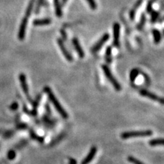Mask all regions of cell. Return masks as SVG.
I'll return each instance as SVG.
<instances>
[{
	"mask_svg": "<svg viewBox=\"0 0 164 164\" xmlns=\"http://www.w3.org/2000/svg\"><path fill=\"white\" fill-rule=\"evenodd\" d=\"M35 0H30L29 4L27 5V7L25 10V13L24 15V17L21 20V23L19 27V33H18V38L20 41H23L25 36V33H26V28L28 24V21H29V18L32 14V12L34 8V5Z\"/></svg>",
	"mask_w": 164,
	"mask_h": 164,
	"instance_id": "1",
	"label": "cell"
},
{
	"mask_svg": "<svg viewBox=\"0 0 164 164\" xmlns=\"http://www.w3.org/2000/svg\"><path fill=\"white\" fill-rule=\"evenodd\" d=\"M45 92L47 94L49 100L51 101V103L53 104V105L54 106L55 109L57 110L58 112L60 114L61 116L64 118V119H67V118H69V114H68V113L66 112V110L63 108V107L61 105V104L59 102L58 98H56L54 94H53L52 90H51L50 87H45Z\"/></svg>",
	"mask_w": 164,
	"mask_h": 164,
	"instance_id": "2",
	"label": "cell"
},
{
	"mask_svg": "<svg viewBox=\"0 0 164 164\" xmlns=\"http://www.w3.org/2000/svg\"><path fill=\"white\" fill-rule=\"evenodd\" d=\"M152 135L151 130H144V131H133L124 132L121 134V137L123 140H127L129 138L141 137H148Z\"/></svg>",
	"mask_w": 164,
	"mask_h": 164,
	"instance_id": "3",
	"label": "cell"
},
{
	"mask_svg": "<svg viewBox=\"0 0 164 164\" xmlns=\"http://www.w3.org/2000/svg\"><path fill=\"white\" fill-rule=\"evenodd\" d=\"M102 69L103 70L105 75L106 76L107 79L109 81L110 83L112 84V86H114L115 90H117V91H120L121 89H122L120 84L118 83L116 79L114 77V75H113L111 70L109 69V67L107 66V65H102Z\"/></svg>",
	"mask_w": 164,
	"mask_h": 164,
	"instance_id": "4",
	"label": "cell"
},
{
	"mask_svg": "<svg viewBox=\"0 0 164 164\" xmlns=\"http://www.w3.org/2000/svg\"><path fill=\"white\" fill-rule=\"evenodd\" d=\"M19 81H20L21 88L23 90V91L25 95L26 96L27 100L29 101L31 103H32L33 101H32V98H31V97L30 96V94H29V88H28V85L27 83L25 75L23 74V73H21V74L19 75Z\"/></svg>",
	"mask_w": 164,
	"mask_h": 164,
	"instance_id": "5",
	"label": "cell"
},
{
	"mask_svg": "<svg viewBox=\"0 0 164 164\" xmlns=\"http://www.w3.org/2000/svg\"><path fill=\"white\" fill-rule=\"evenodd\" d=\"M120 24L118 23H114L113 25V45L116 47L120 46Z\"/></svg>",
	"mask_w": 164,
	"mask_h": 164,
	"instance_id": "6",
	"label": "cell"
},
{
	"mask_svg": "<svg viewBox=\"0 0 164 164\" xmlns=\"http://www.w3.org/2000/svg\"><path fill=\"white\" fill-rule=\"evenodd\" d=\"M109 35L108 34H105L102 37L98 40V41L97 42V43H96L94 46L92 47V49H91L92 53H96V52H97L98 51H99L101 49V48L103 46L104 44L109 40Z\"/></svg>",
	"mask_w": 164,
	"mask_h": 164,
	"instance_id": "7",
	"label": "cell"
},
{
	"mask_svg": "<svg viewBox=\"0 0 164 164\" xmlns=\"http://www.w3.org/2000/svg\"><path fill=\"white\" fill-rule=\"evenodd\" d=\"M140 94L143 96V97L148 98H150V99H151L152 101L159 102L162 105L163 104V98L159 97V96H157L155 94H153V93H152L151 92L148 91V90H140Z\"/></svg>",
	"mask_w": 164,
	"mask_h": 164,
	"instance_id": "8",
	"label": "cell"
},
{
	"mask_svg": "<svg viewBox=\"0 0 164 164\" xmlns=\"http://www.w3.org/2000/svg\"><path fill=\"white\" fill-rule=\"evenodd\" d=\"M58 46L59 47H60V49L61 50V52L62 53V54L64 55V58L66 59V60L70 62H73V56L70 55V53H69V51L67 50L66 49V47H65V45L64 44V42L63 41H62L60 38H58Z\"/></svg>",
	"mask_w": 164,
	"mask_h": 164,
	"instance_id": "9",
	"label": "cell"
},
{
	"mask_svg": "<svg viewBox=\"0 0 164 164\" xmlns=\"http://www.w3.org/2000/svg\"><path fill=\"white\" fill-rule=\"evenodd\" d=\"M97 147L92 146L91 149H90L89 153L87 155V156L85 157L83 160L81 161V164H89L94 158L96 154H97Z\"/></svg>",
	"mask_w": 164,
	"mask_h": 164,
	"instance_id": "10",
	"label": "cell"
},
{
	"mask_svg": "<svg viewBox=\"0 0 164 164\" xmlns=\"http://www.w3.org/2000/svg\"><path fill=\"white\" fill-rule=\"evenodd\" d=\"M72 42H73V46H74L75 51L78 53L79 57H80V58H84L85 53H84L83 49H82L80 42H79L78 41V39L77 38H74L73 39Z\"/></svg>",
	"mask_w": 164,
	"mask_h": 164,
	"instance_id": "11",
	"label": "cell"
},
{
	"mask_svg": "<svg viewBox=\"0 0 164 164\" xmlns=\"http://www.w3.org/2000/svg\"><path fill=\"white\" fill-rule=\"evenodd\" d=\"M52 23V20L50 19H35L33 21V25L35 26H42V25H49Z\"/></svg>",
	"mask_w": 164,
	"mask_h": 164,
	"instance_id": "12",
	"label": "cell"
},
{
	"mask_svg": "<svg viewBox=\"0 0 164 164\" xmlns=\"http://www.w3.org/2000/svg\"><path fill=\"white\" fill-rule=\"evenodd\" d=\"M53 4H54L56 15H57V16L59 18L62 17V5H61L60 0H53Z\"/></svg>",
	"mask_w": 164,
	"mask_h": 164,
	"instance_id": "13",
	"label": "cell"
},
{
	"mask_svg": "<svg viewBox=\"0 0 164 164\" xmlns=\"http://www.w3.org/2000/svg\"><path fill=\"white\" fill-rule=\"evenodd\" d=\"M144 2V0H138L136 4H135L134 7L133 8V9L131 10V12H130V17L132 19H134L135 15V12H136V10H137L138 8L140 7L141 4H142V2Z\"/></svg>",
	"mask_w": 164,
	"mask_h": 164,
	"instance_id": "14",
	"label": "cell"
},
{
	"mask_svg": "<svg viewBox=\"0 0 164 164\" xmlns=\"http://www.w3.org/2000/svg\"><path fill=\"white\" fill-rule=\"evenodd\" d=\"M152 35H153L154 42L156 44L159 43L161 40H162V35H161L159 31L156 29L153 30H152Z\"/></svg>",
	"mask_w": 164,
	"mask_h": 164,
	"instance_id": "15",
	"label": "cell"
},
{
	"mask_svg": "<svg viewBox=\"0 0 164 164\" xmlns=\"http://www.w3.org/2000/svg\"><path fill=\"white\" fill-rule=\"evenodd\" d=\"M150 146H161L163 144V140L162 138H157V139H152L150 140L149 142Z\"/></svg>",
	"mask_w": 164,
	"mask_h": 164,
	"instance_id": "16",
	"label": "cell"
},
{
	"mask_svg": "<svg viewBox=\"0 0 164 164\" xmlns=\"http://www.w3.org/2000/svg\"><path fill=\"white\" fill-rule=\"evenodd\" d=\"M105 58L106 61L108 64H110L112 62V47H107L105 52Z\"/></svg>",
	"mask_w": 164,
	"mask_h": 164,
	"instance_id": "17",
	"label": "cell"
},
{
	"mask_svg": "<svg viewBox=\"0 0 164 164\" xmlns=\"http://www.w3.org/2000/svg\"><path fill=\"white\" fill-rule=\"evenodd\" d=\"M30 135H31V137H32V139L36 140H37V141H39V142H43V140H44L43 138H42L41 136H39V135H38L37 134H36V133L34 131H30Z\"/></svg>",
	"mask_w": 164,
	"mask_h": 164,
	"instance_id": "18",
	"label": "cell"
},
{
	"mask_svg": "<svg viewBox=\"0 0 164 164\" xmlns=\"http://www.w3.org/2000/svg\"><path fill=\"white\" fill-rule=\"evenodd\" d=\"M138 74H139V72L137 69H134L131 71L130 73V80L131 81H134L135 80V79L137 78Z\"/></svg>",
	"mask_w": 164,
	"mask_h": 164,
	"instance_id": "19",
	"label": "cell"
},
{
	"mask_svg": "<svg viewBox=\"0 0 164 164\" xmlns=\"http://www.w3.org/2000/svg\"><path fill=\"white\" fill-rule=\"evenodd\" d=\"M127 159H128L130 163H131L133 164H144L143 162H141L140 160L136 159V158L133 156H129Z\"/></svg>",
	"mask_w": 164,
	"mask_h": 164,
	"instance_id": "20",
	"label": "cell"
},
{
	"mask_svg": "<svg viewBox=\"0 0 164 164\" xmlns=\"http://www.w3.org/2000/svg\"><path fill=\"white\" fill-rule=\"evenodd\" d=\"M16 156V155L15 151H13V150H10V151H8L7 157L9 160H14L15 159Z\"/></svg>",
	"mask_w": 164,
	"mask_h": 164,
	"instance_id": "21",
	"label": "cell"
},
{
	"mask_svg": "<svg viewBox=\"0 0 164 164\" xmlns=\"http://www.w3.org/2000/svg\"><path fill=\"white\" fill-rule=\"evenodd\" d=\"M86 1L87 2V4H89L90 7L91 9L92 10H96L97 8V3H96L95 0H86Z\"/></svg>",
	"mask_w": 164,
	"mask_h": 164,
	"instance_id": "22",
	"label": "cell"
},
{
	"mask_svg": "<svg viewBox=\"0 0 164 164\" xmlns=\"http://www.w3.org/2000/svg\"><path fill=\"white\" fill-rule=\"evenodd\" d=\"M145 21H146V16L144 15V14L142 15V17H141L140 23L137 25V29L138 30H141L143 27V26L145 24Z\"/></svg>",
	"mask_w": 164,
	"mask_h": 164,
	"instance_id": "23",
	"label": "cell"
},
{
	"mask_svg": "<svg viewBox=\"0 0 164 164\" xmlns=\"http://www.w3.org/2000/svg\"><path fill=\"white\" fill-rule=\"evenodd\" d=\"M19 108V104L17 102H13L10 106V109L12 111H16Z\"/></svg>",
	"mask_w": 164,
	"mask_h": 164,
	"instance_id": "24",
	"label": "cell"
},
{
	"mask_svg": "<svg viewBox=\"0 0 164 164\" xmlns=\"http://www.w3.org/2000/svg\"><path fill=\"white\" fill-rule=\"evenodd\" d=\"M153 2H154V0H151V1L148 2V5H147V7H146V10L148 12H151L152 11V4H153Z\"/></svg>",
	"mask_w": 164,
	"mask_h": 164,
	"instance_id": "25",
	"label": "cell"
},
{
	"mask_svg": "<svg viewBox=\"0 0 164 164\" xmlns=\"http://www.w3.org/2000/svg\"><path fill=\"white\" fill-rule=\"evenodd\" d=\"M158 16H159V13L158 12H155L152 13V19H151L152 23H155V21L157 20Z\"/></svg>",
	"mask_w": 164,
	"mask_h": 164,
	"instance_id": "26",
	"label": "cell"
},
{
	"mask_svg": "<svg viewBox=\"0 0 164 164\" xmlns=\"http://www.w3.org/2000/svg\"><path fill=\"white\" fill-rule=\"evenodd\" d=\"M13 134V132H11V131H7L5 132V134H4V138H8V137H10L12 136V135Z\"/></svg>",
	"mask_w": 164,
	"mask_h": 164,
	"instance_id": "27",
	"label": "cell"
},
{
	"mask_svg": "<svg viewBox=\"0 0 164 164\" xmlns=\"http://www.w3.org/2000/svg\"><path fill=\"white\" fill-rule=\"evenodd\" d=\"M16 128H17L18 129H24L27 128V125L25 124H20L19 125L17 126Z\"/></svg>",
	"mask_w": 164,
	"mask_h": 164,
	"instance_id": "28",
	"label": "cell"
},
{
	"mask_svg": "<svg viewBox=\"0 0 164 164\" xmlns=\"http://www.w3.org/2000/svg\"><path fill=\"white\" fill-rule=\"evenodd\" d=\"M69 164H77V162L75 159H73V158H70Z\"/></svg>",
	"mask_w": 164,
	"mask_h": 164,
	"instance_id": "29",
	"label": "cell"
},
{
	"mask_svg": "<svg viewBox=\"0 0 164 164\" xmlns=\"http://www.w3.org/2000/svg\"><path fill=\"white\" fill-rule=\"evenodd\" d=\"M68 0H62V4L64 5V4H66V2H67Z\"/></svg>",
	"mask_w": 164,
	"mask_h": 164,
	"instance_id": "30",
	"label": "cell"
}]
</instances>
